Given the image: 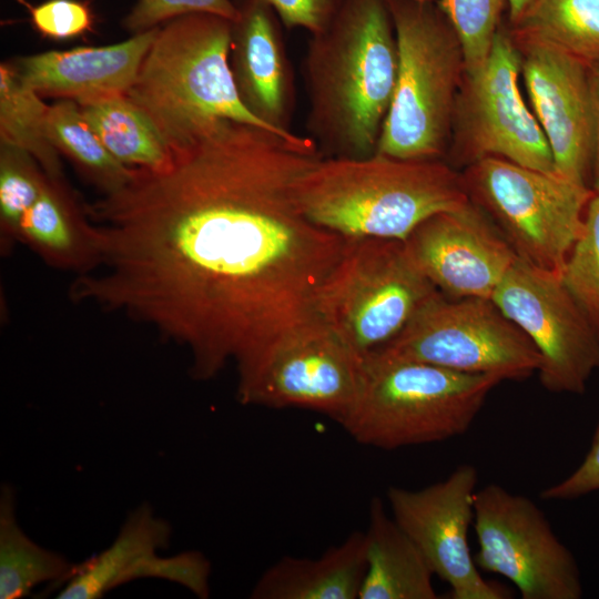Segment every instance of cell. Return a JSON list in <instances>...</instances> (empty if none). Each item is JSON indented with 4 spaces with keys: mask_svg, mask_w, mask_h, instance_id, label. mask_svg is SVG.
<instances>
[{
    "mask_svg": "<svg viewBox=\"0 0 599 599\" xmlns=\"http://www.w3.org/2000/svg\"><path fill=\"white\" fill-rule=\"evenodd\" d=\"M20 243L47 265L77 276L91 273L100 263L97 235L84 210L74 205L60 181L49 177L23 217Z\"/></svg>",
    "mask_w": 599,
    "mask_h": 599,
    "instance_id": "22",
    "label": "cell"
},
{
    "mask_svg": "<svg viewBox=\"0 0 599 599\" xmlns=\"http://www.w3.org/2000/svg\"><path fill=\"white\" fill-rule=\"evenodd\" d=\"M364 532L366 571L358 599L438 598L428 561L379 497L370 500Z\"/></svg>",
    "mask_w": 599,
    "mask_h": 599,
    "instance_id": "21",
    "label": "cell"
},
{
    "mask_svg": "<svg viewBox=\"0 0 599 599\" xmlns=\"http://www.w3.org/2000/svg\"><path fill=\"white\" fill-rule=\"evenodd\" d=\"M520 72V52L502 23L484 68L466 73L459 90L446 154L453 167L496 156L556 173L547 138L522 99Z\"/></svg>",
    "mask_w": 599,
    "mask_h": 599,
    "instance_id": "10",
    "label": "cell"
},
{
    "mask_svg": "<svg viewBox=\"0 0 599 599\" xmlns=\"http://www.w3.org/2000/svg\"><path fill=\"white\" fill-rule=\"evenodd\" d=\"M478 470L458 466L447 478L422 489L390 486V515L417 545L434 575L450 587L453 599H504L508 593L484 579L470 554Z\"/></svg>",
    "mask_w": 599,
    "mask_h": 599,
    "instance_id": "14",
    "label": "cell"
},
{
    "mask_svg": "<svg viewBox=\"0 0 599 599\" xmlns=\"http://www.w3.org/2000/svg\"><path fill=\"white\" fill-rule=\"evenodd\" d=\"M397 69L387 0H344L327 29L311 35L302 64L305 128L324 158L376 153Z\"/></svg>",
    "mask_w": 599,
    "mask_h": 599,
    "instance_id": "2",
    "label": "cell"
},
{
    "mask_svg": "<svg viewBox=\"0 0 599 599\" xmlns=\"http://www.w3.org/2000/svg\"><path fill=\"white\" fill-rule=\"evenodd\" d=\"M599 490V420L582 463L565 479L545 488V500H570Z\"/></svg>",
    "mask_w": 599,
    "mask_h": 599,
    "instance_id": "34",
    "label": "cell"
},
{
    "mask_svg": "<svg viewBox=\"0 0 599 599\" xmlns=\"http://www.w3.org/2000/svg\"><path fill=\"white\" fill-rule=\"evenodd\" d=\"M474 530L479 570L511 581L522 599H579L580 571L535 501L498 484L477 489Z\"/></svg>",
    "mask_w": 599,
    "mask_h": 599,
    "instance_id": "11",
    "label": "cell"
},
{
    "mask_svg": "<svg viewBox=\"0 0 599 599\" xmlns=\"http://www.w3.org/2000/svg\"><path fill=\"white\" fill-rule=\"evenodd\" d=\"M490 300L538 349L545 389L585 393L599 369V335L559 275L518 258Z\"/></svg>",
    "mask_w": 599,
    "mask_h": 599,
    "instance_id": "13",
    "label": "cell"
},
{
    "mask_svg": "<svg viewBox=\"0 0 599 599\" xmlns=\"http://www.w3.org/2000/svg\"><path fill=\"white\" fill-rule=\"evenodd\" d=\"M589 84L593 118L591 187L593 191H599V68L589 70Z\"/></svg>",
    "mask_w": 599,
    "mask_h": 599,
    "instance_id": "35",
    "label": "cell"
},
{
    "mask_svg": "<svg viewBox=\"0 0 599 599\" xmlns=\"http://www.w3.org/2000/svg\"><path fill=\"white\" fill-rule=\"evenodd\" d=\"M191 13H212L231 21L238 17L237 7L231 0H138L123 24L135 34Z\"/></svg>",
    "mask_w": 599,
    "mask_h": 599,
    "instance_id": "31",
    "label": "cell"
},
{
    "mask_svg": "<svg viewBox=\"0 0 599 599\" xmlns=\"http://www.w3.org/2000/svg\"><path fill=\"white\" fill-rule=\"evenodd\" d=\"M79 105L105 149L122 164L150 171L169 164V145L146 114L125 94Z\"/></svg>",
    "mask_w": 599,
    "mask_h": 599,
    "instance_id": "25",
    "label": "cell"
},
{
    "mask_svg": "<svg viewBox=\"0 0 599 599\" xmlns=\"http://www.w3.org/2000/svg\"><path fill=\"white\" fill-rule=\"evenodd\" d=\"M439 293L404 241L346 238L342 256L317 291L315 314L365 358L392 342Z\"/></svg>",
    "mask_w": 599,
    "mask_h": 599,
    "instance_id": "7",
    "label": "cell"
},
{
    "mask_svg": "<svg viewBox=\"0 0 599 599\" xmlns=\"http://www.w3.org/2000/svg\"><path fill=\"white\" fill-rule=\"evenodd\" d=\"M28 154L2 145L0 159V247L6 255L20 243L26 213L39 197L47 175Z\"/></svg>",
    "mask_w": 599,
    "mask_h": 599,
    "instance_id": "28",
    "label": "cell"
},
{
    "mask_svg": "<svg viewBox=\"0 0 599 599\" xmlns=\"http://www.w3.org/2000/svg\"><path fill=\"white\" fill-rule=\"evenodd\" d=\"M398 69L376 153L443 160L466 64L460 39L438 0H387Z\"/></svg>",
    "mask_w": 599,
    "mask_h": 599,
    "instance_id": "5",
    "label": "cell"
},
{
    "mask_svg": "<svg viewBox=\"0 0 599 599\" xmlns=\"http://www.w3.org/2000/svg\"><path fill=\"white\" fill-rule=\"evenodd\" d=\"M461 175L470 201L517 256L561 277L593 189L496 156L466 166Z\"/></svg>",
    "mask_w": 599,
    "mask_h": 599,
    "instance_id": "8",
    "label": "cell"
},
{
    "mask_svg": "<svg viewBox=\"0 0 599 599\" xmlns=\"http://www.w3.org/2000/svg\"><path fill=\"white\" fill-rule=\"evenodd\" d=\"M408 254L445 296L491 298L519 258L475 203L423 221L404 240Z\"/></svg>",
    "mask_w": 599,
    "mask_h": 599,
    "instance_id": "15",
    "label": "cell"
},
{
    "mask_svg": "<svg viewBox=\"0 0 599 599\" xmlns=\"http://www.w3.org/2000/svg\"><path fill=\"white\" fill-rule=\"evenodd\" d=\"M514 43L520 52L521 74L534 114L549 143L556 173L591 187L593 118L589 70L549 44Z\"/></svg>",
    "mask_w": 599,
    "mask_h": 599,
    "instance_id": "16",
    "label": "cell"
},
{
    "mask_svg": "<svg viewBox=\"0 0 599 599\" xmlns=\"http://www.w3.org/2000/svg\"><path fill=\"white\" fill-rule=\"evenodd\" d=\"M77 564L34 542L19 526L14 490L3 485L0 494V598L20 599L43 583L62 587Z\"/></svg>",
    "mask_w": 599,
    "mask_h": 599,
    "instance_id": "24",
    "label": "cell"
},
{
    "mask_svg": "<svg viewBox=\"0 0 599 599\" xmlns=\"http://www.w3.org/2000/svg\"><path fill=\"white\" fill-rule=\"evenodd\" d=\"M48 110L40 94L20 79L16 67L1 63V144L28 154L50 180L61 181L58 149L47 132Z\"/></svg>",
    "mask_w": 599,
    "mask_h": 599,
    "instance_id": "26",
    "label": "cell"
},
{
    "mask_svg": "<svg viewBox=\"0 0 599 599\" xmlns=\"http://www.w3.org/2000/svg\"><path fill=\"white\" fill-rule=\"evenodd\" d=\"M47 132L58 151L69 155L103 193L122 186L134 172L105 149L74 100L49 105Z\"/></svg>",
    "mask_w": 599,
    "mask_h": 599,
    "instance_id": "27",
    "label": "cell"
},
{
    "mask_svg": "<svg viewBox=\"0 0 599 599\" xmlns=\"http://www.w3.org/2000/svg\"><path fill=\"white\" fill-rule=\"evenodd\" d=\"M534 0H507L509 24L516 22Z\"/></svg>",
    "mask_w": 599,
    "mask_h": 599,
    "instance_id": "36",
    "label": "cell"
},
{
    "mask_svg": "<svg viewBox=\"0 0 599 599\" xmlns=\"http://www.w3.org/2000/svg\"><path fill=\"white\" fill-rule=\"evenodd\" d=\"M231 69L248 111L274 132L292 135L295 83L282 22L265 0H238Z\"/></svg>",
    "mask_w": 599,
    "mask_h": 599,
    "instance_id": "18",
    "label": "cell"
},
{
    "mask_svg": "<svg viewBox=\"0 0 599 599\" xmlns=\"http://www.w3.org/2000/svg\"><path fill=\"white\" fill-rule=\"evenodd\" d=\"M171 526L149 505L134 509L112 544L100 554L77 564L60 588V599H98L118 586L141 578L179 583L199 598L210 597L211 564L200 551L162 557L169 546Z\"/></svg>",
    "mask_w": 599,
    "mask_h": 599,
    "instance_id": "17",
    "label": "cell"
},
{
    "mask_svg": "<svg viewBox=\"0 0 599 599\" xmlns=\"http://www.w3.org/2000/svg\"><path fill=\"white\" fill-rule=\"evenodd\" d=\"M287 29L302 28L313 34L331 24L344 0H265Z\"/></svg>",
    "mask_w": 599,
    "mask_h": 599,
    "instance_id": "33",
    "label": "cell"
},
{
    "mask_svg": "<svg viewBox=\"0 0 599 599\" xmlns=\"http://www.w3.org/2000/svg\"><path fill=\"white\" fill-rule=\"evenodd\" d=\"M375 354L494 375L501 382L525 380L541 365L529 337L490 298H450L441 293Z\"/></svg>",
    "mask_w": 599,
    "mask_h": 599,
    "instance_id": "9",
    "label": "cell"
},
{
    "mask_svg": "<svg viewBox=\"0 0 599 599\" xmlns=\"http://www.w3.org/2000/svg\"><path fill=\"white\" fill-rule=\"evenodd\" d=\"M232 30L233 21L212 13L185 14L159 28L125 95L169 148L216 119L268 129L238 94L230 63Z\"/></svg>",
    "mask_w": 599,
    "mask_h": 599,
    "instance_id": "4",
    "label": "cell"
},
{
    "mask_svg": "<svg viewBox=\"0 0 599 599\" xmlns=\"http://www.w3.org/2000/svg\"><path fill=\"white\" fill-rule=\"evenodd\" d=\"M170 151L166 166L134 169L87 206L100 263L69 296L186 347L205 380L230 361L247 368L317 318L346 238L297 203V180L323 158L307 135L216 119Z\"/></svg>",
    "mask_w": 599,
    "mask_h": 599,
    "instance_id": "1",
    "label": "cell"
},
{
    "mask_svg": "<svg viewBox=\"0 0 599 599\" xmlns=\"http://www.w3.org/2000/svg\"><path fill=\"white\" fill-rule=\"evenodd\" d=\"M363 376L364 358L316 318L238 372L237 398L244 405L314 410L342 425Z\"/></svg>",
    "mask_w": 599,
    "mask_h": 599,
    "instance_id": "12",
    "label": "cell"
},
{
    "mask_svg": "<svg viewBox=\"0 0 599 599\" xmlns=\"http://www.w3.org/2000/svg\"><path fill=\"white\" fill-rule=\"evenodd\" d=\"M561 281L599 335V191L587 205L583 230L568 255Z\"/></svg>",
    "mask_w": 599,
    "mask_h": 599,
    "instance_id": "29",
    "label": "cell"
},
{
    "mask_svg": "<svg viewBox=\"0 0 599 599\" xmlns=\"http://www.w3.org/2000/svg\"><path fill=\"white\" fill-rule=\"evenodd\" d=\"M365 571V532L354 531L317 558L283 557L263 572L251 598L355 599Z\"/></svg>",
    "mask_w": 599,
    "mask_h": 599,
    "instance_id": "20",
    "label": "cell"
},
{
    "mask_svg": "<svg viewBox=\"0 0 599 599\" xmlns=\"http://www.w3.org/2000/svg\"><path fill=\"white\" fill-rule=\"evenodd\" d=\"M514 42H541L599 68V0H534L507 26Z\"/></svg>",
    "mask_w": 599,
    "mask_h": 599,
    "instance_id": "23",
    "label": "cell"
},
{
    "mask_svg": "<svg viewBox=\"0 0 599 599\" xmlns=\"http://www.w3.org/2000/svg\"><path fill=\"white\" fill-rule=\"evenodd\" d=\"M160 27L103 47L47 51L19 60L20 79L40 95L74 100L126 94Z\"/></svg>",
    "mask_w": 599,
    "mask_h": 599,
    "instance_id": "19",
    "label": "cell"
},
{
    "mask_svg": "<svg viewBox=\"0 0 599 599\" xmlns=\"http://www.w3.org/2000/svg\"><path fill=\"white\" fill-rule=\"evenodd\" d=\"M20 1L28 7L32 26L47 38L65 40L92 30L93 14L85 2L47 0L31 7Z\"/></svg>",
    "mask_w": 599,
    "mask_h": 599,
    "instance_id": "32",
    "label": "cell"
},
{
    "mask_svg": "<svg viewBox=\"0 0 599 599\" xmlns=\"http://www.w3.org/2000/svg\"><path fill=\"white\" fill-rule=\"evenodd\" d=\"M501 379L369 354L352 412L341 425L357 443L392 450L465 434Z\"/></svg>",
    "mask_w": 599,
    "mask_h": 599,
    "instance_id": "6",
    "label": "cell"
},
{
    "mask_svg": "<svg viewBox=\"0 0 599 599\" xmlns=\"http://www.w3.org/2000/svg\"><path fill=\"white\" fill-rule=\"evenodd\" d=\"M455 28L465 55L466 73L475 74L484 68L507 0H438Z\"/></svg>",
    "mask_w": 599,
    "mask_h": 599,
    "instance_id": "30",
    "label": "cell"
},
{
    "mask_svg": "<svg viewBox=\"0 0 599 599\" xmlns=\"http://www.w3.org/2000/svg\"><path fill=\"white\" fill-rule=\"evenodd\" d=\"M302 212L345 238L404 241L423 221L470 199L457 169L444 160L322 158L296 182Z\"/></svg>",
    "mask_w": 599,
    "mask_h": 599,
    "instance_id": "3",
    "label": "cell"
}]
</instances>
